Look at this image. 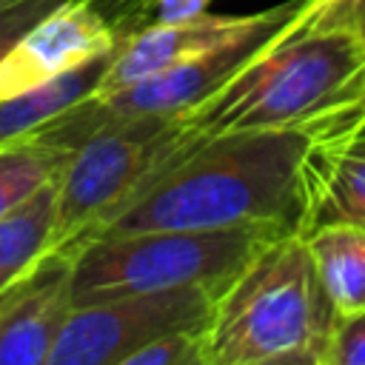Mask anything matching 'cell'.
I'll use <instances>...</instances> for the list:
<instances>
[{
    "instance_id": "1",
    "label": "cell",
    "mask_w": 365,
    "mask_h": 365,
    "mask_svg": "<svg viewBox=\"0 0 365 365\" xmlns=\"http://www.w3.org/2000/svg\"><path fill=\"white\" fill-rule=\"evenodd\" d=\"M339 125L237 131L182 145L91 240L137 231H299L308 151Z\"/></svg>"
},
{
    "instance_id": "2",
    "label": "cell",
    "mask_w": 365,
    "mask_h": 365,
    "mask_svg": "<svg viewBox=\"0 0 365 365\" xmlns=\"http://www.w3.org/2000/svg\"><path fill=\"white\" fill-rule=\"evenodd\" d=\"M291 23L220 91L180 114L177 148L220 134L365 117V48L351 34H299Z\"/></svg>"
},
{
    "instance_id": "3",
    "label": "cell",
    "mask_w": 365,
    "mask_h": 365,
    "mask_svg": "<svg viewBox=\"0 0 365 365\" xmlns=\"http://www.w3.org/2000/svg\"><path fill=\"white\" fill-rule=\"evenodd\" d=\"M334 317L305 234L285 231L217 294L202 328V359L251 365L297 348H322Z\"/></svg>"
},
{
    "instance_id": "4",
    "label": "cell",
    "mask_w": 365,
    "mask_h": 365,
    "mask_svg": "<svg viewBox=\"0 0 365 365\" xmlns=\"http://www.w3.org/2000/svg\"><path fill=\"white\" fill-rule=\"evenodd\" d=\"M285 231H137L97 237L71 254V308L123 297L165 294L182 288L222 291L248 259Z\"/></svg>"
},
{
    "instance_id": "5",
    "label": "cell",
    "mask_w": 365,
    "mask_h": 365,
    "mask_svg": "<svg viewBox=\"0 0 365 365\" xmlns=\"http://www.w3.org/2000/svg\"><path fill=\"white\" fill-rule=\"evenodd\" d=\"M177 143L180 117L123 120L83 140L57 177L48 254L71 259L77 248L131 202L137 188L177 148Z\"/></svg>"
},
{
    "instance_id": "6",
    "label": "cell",
    "mask_w": 365,
    "mask_h": 365,
    "mask_svg": "<svg viewBox=\"0 0 365 365\" xmlns=\"http://www.w3.org/2000/svg\"><path fill=\"white\" fill-rule=\"evenodd\" d=\"M308 0H285L274 9H265L262 17L242 31L240 37L194 57L180 66H171L160 74H151L140 83H131L111 94H91L54 117L48 125L31 134V140H43L60 148L74 151L94 131L137 120V117H180L200 103H205L214 91H220L242 66H248L257 54H262L282 29L302 11Z\"/></svg>"
},
{
    "instance_id": "7",
    "label": "cell",
    "mask_w": 365,
    "mask_h": 365,
    "mask_svg": "<svg viewBox=\"0 0 365 365\" xmlns=\"http://www.w3.org/2000/svg\"><path fill=\"white\" fill-rule=\"evenodd\" d=\"M217 291L182 288L68 308L46 365H117L160 336L202 331Z\"/></svg>"
},
{
    "instance_id": "8",
    "label": "cell",
    "mask_w": 365,
    "mask_h": 365,
    "mask_svg": "<svg viewBox=\"0 0 365 365\" xmlns=\"http://www.w3.org/2000/svg\"><path fill=\"white\" fill-rule=\"evenodd\" d=\"M259 17H262V11H254V14H208L205 11L200 17L180 20V23H157L154 20L117 46L94 94L120 91V88L140 83L151 74H160L171 66L194 60V57L240 37Z\"/></svg>"
},
{
    "instance_id": "9",
    "label": "cell",
    "mask_w": 365,
    "mask_h": 365,
    "mask_svg": "<svg viewBox=\"0 0 365 365\" xmlns=\"http://www.w3.org/2000/svg\"><path fill=\"white\" fill-rule=\"evenodd\" d=\"M331 222L365 228V117L319 134L305 160L299 234Z\"/></svg>"
},
{
    "instance_id": "10",
    "label": "cell",
    "mask_w": 365,
    "mask_h": 365,
    "mask_svg": "<svg viewBox=\"0 0 365 365\" xmlns=\"http://www.w3.org/2000/svg\"><path fill=\"white\" fill-rule=\"evenodd\" d=\"M71 259L48 254L29 277L0 294V365H46L66 319Z\"/></svg>"
},
{
    "instance_id": "11",
    "label": "cell",
    "mask_w": 365,
    "mask_h": 365,
    "mask_svg": "<svg viewBox=\"0 0 365 365\" xmlns=\"http://www.w3.org/2000/svg\"><path fill=\"white\" fill-rule=\"evenodd\" d=\"M111 54L97 57L74 71H66L48 83H40L23 94L3 100L0 103V145L31 137L43 125H48L54 117H60L63 111H68L71 106H77L80 100L94 94Z\"/></svg>"
},
{
    "instance_id": "12",
    "label": "cell",
    "mask_w": 365,
    "mask_h": 365,
    "mask_svg": "<svg viewBox=\"0 0 365 365\" xmlns=\"http://www.w3.org/2000/svg\"><path fill=\"white\" fill-rule=\"evenodd\" d=\"M305 242L334 311H365V228L331 222L308 231Z\"/></svg>"
},
{
    "instance_id": "13",
    "label": "cell",
    "mask_w": 365,
    "mask_h": 365,
    "mask_svg": "<svg viewBox=\"0 0 365 365\" xmlns=\"http://www.w3.org/2000/svg\"><path fill=\"white\" fill-rule=\"evenodd\" d=\"M57 208V180L0 217V294L29 277L48 254Z\"/></svg>"
},
{
    "instance_id": "14",
    "label": "cell",
    "mask_w": 365,
    "mask_h": 365,
    "mask_svg": "<svg viewBox=\"0 0 365 365\" xmlns=\"http://www.w3.org/2000/svg\"><path fill=\"white\" fill-rule=\"evenodd\" d=\"M71 151L43 140H14L0 145V217L54 182Z\"/></svg>"
},
{
    "instance_id": "15",
    "label": "cell",
    "mask_w": 365,
    "mask_h": 365,
    "mask_svg": "<svg viewBox=\"0 0 365 365\" xmlns=\"http://www.w3.org/2000/svg\"><path fill=\"white\" fill-rule=\"evenodd\" d=\"M291 26L299 34H351L365 48V0H308Z\"/></svg>"
},
{
    "instance_id": "16",
    "label": "cell",
    "mask_w": 365,
    "mask_h": 365,
    "mask_svg": "<svg viewBox=\"0 0 365 365\" xmlns=\"http://www.w3.org/2000/svg\"><path fill=\"white\" fill-rule=\"evenodd\" d=\"M202 356V331H177L160 336L117 365H194Z\"/></svg>"
},
{
    "instance_id": "17",
    "label": "cell",
    "mask_w": 365,
    "mask_h": 365,
    "mask_svg": "<svg viewBox=\"0 0 365 365\" xmlns=\"http://www.w3.org/2000/svg\"><path fill=\"white\" fill-rule=\"evenodd\" d=\"M322 365H365V311L334 317L322 345Z\"/></svg>"
},
{
    "instance_id": "18",
    "label": "cell",
    "mask_w": 365,
    "mask_h": 365,
    "mask_svg": "<svg viewBox=\"0 0 365 365\" xmlns=\"http://www.w3.org/2000/svg\"><path fill=\"white\" fill-rule=\"evenodd\" d=\"M63 3L66 0H0V60L37 20Z\"/></svg>"
},
{
    "instance_id": "19",
    "label": "cell",
    "mask_w": 365,
    "mask_h": 365,
    "mask_svg": "<svg viewBox=\"0 0 365 365\" xmlns=\"http://www.w3.org/2000/svg\"><path fill=\"white\" fill-rule=\"evenodd\" d=\"M211 0H151L157 23H180L205 14Z\"/></svg>"
},
{
    "instance_id": "20",
    "label": "cell",
    "mask_w": 365,
    "mask_h": 365,
    "mask_svg": "<svg viewBox=\"0 0 365 365\" xmlns=\"http://www.w3.org/2000/svg\"><path fill=\"white\" fill-rule=\"evenodd\" d=\"M251 365H322V348H297V351H285Z\"/></svg>"
},
{
    "instance_id": "21",
    "label": "cell",
    "mask_w": 365,
    "mask_h": 365,
    "mask_svg": "<svg viewBox=\"0 0 365 365\" xmlns=\"http://www.w3.org/2000/svg\"><path fill=\"white\" fill-rule=\"evenodd\" d=\"M194 365H205V359H202V356H200V359H197V362H194Z\"/></svg>"
}]
</instances>
